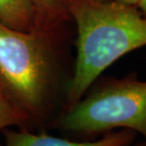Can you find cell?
Masks as SVG:
<instances>
[{
    "mask_svg": "<svg viewBox=\"0 0 146 146\" xmlns=\"http://www.w3.org/2000/svg\"><path fill=\"white\" fill-rule=\"evenodd\" d=\"M66 7L76 26V58L60 114L74 107L117 60L146 45V17L135 6L103 0H66Z\"/></svg>",
    "mask_w": 146,
    "mask_h": 146,
    "instance_id": "obj_1",
    "label": "cell"
},
{
    "mask_svg": "<svg viewBox=\"0 0 146 146\" xmlns=\"http://www.w3.org/2000/svg\"><path fill=\"white\" fill-rule=\"evenodd\" d=\"M55 35L0 23V95L42 129L58 117L66 89L55 61Z\"/></svg>",
    "mask_w": 146,
    "mask_h": 146,
    "instance_id": "obj_2",
    "label": "cell"
},
{
    "mask_svg": "<svg viewBox=\"0 0 146 146\" xmlns=\"http://www.w3.org/2000/svg\"><path fill=\"white\" fill-rule=\"evenodd\" d=\"M48 128L78 141H95L117 128L132 129L146 139V81L135 74L123 78H97Z\"/></svg>",
    "mask_w": 146,
    "mask_h": 146,
    "instance_id": "obj_3",
    "label": "cell"
},
{
    "mask_svg": "<svg viewBox=\"0 0 146 146\" xmlns=\"http://www.w3.org/2000/svg\"><path fill=\"white\" fill-rule=\"evenodd\" d=\"M4 139L1 146H131L135 142L137 132L132 129L111 131L95 141H78L68 138H60L47 134L45 131L34 133L27 128L12 129L0 132Z\"/></svg>",
    "mask_w": 146,
    "mask_h": 146,
    "instance_id": "obj_4",
    "label": "cell"
},
{
    "mask_svg": "<svg viewBox=\"0 0 146 146\" xmlns=\"http://www.w3.org/2000/svg\"><path fill=\"white\" fill-rule=\"evenodd\" d=\"M32 6L35 16L34 29L56 34L70 16L66 0H27Z\"/></svg>",
    "mask_w": 146,
    "mask_h": 146,
    "instance_id": "obj_5",
    "label": "cell"
},
{
    "mask_svg": "<svg viewBox=\"0 0 146 146\" xmlns=\"http://www.w3.org/2000/svg\"><path fill=\"white\" fill-rule=\"evenodd\" d=\"M0 23L14 29H34L32 6L27 0H0Z\"/></svg>",
    "mask_w": 146,
    "mask_h": 146,
    "instance_id": "obj_6",
    "label": "cell"
},
{
    "mask_svg": "<svg viewBox=\"0 0 146 146\" xmlns=\"http://www.w3.org/2000/svg\"><path fill=\"white\" fill-rule=\"evenodd\" d=\"M9 127L33 129L31 121L23 113L0 95V132ZM1 146V144H0Z\"/></svg>",
    "mask_w": 146,
    "mask_h": 146,
    "instance_id": "obj_7",
    "label": "cell"
},
{
    "mask_svg": "<svg viewBox=\"0 0 146 146\" xmlns=\"http://www.w3.org/2000/svg\"><path fill=\"white\" fill-rule=\"evenodd\" d=\"M103 1H114V2H119V3H123L126 5H131L137 7V5L139 4V2L141 0H103Z\"/></svg>",
    "mask_w": 146,
    "mask_h": 146,
    "instance_id": "obj_8",
    "label": "cell"
},
{
    "mask_svg": "<svg viewBox=\"0 0 146 146\" xmlns=\"http://www.w3.org/2000/svg\"><path fill=\"white\" fill-rule=\"evenodd\" d=\"M137 8L139 9V11L146 17V0H141L139 4L137 5Z\"/></svg>",
    "mask_w": 146,
    "mask_h": 146,
    "instance_id": "obj_9",
    "label": "cell"
},
{
    "mask_svg": "<svg viewBox=\"0 0 146 146\" xmlns=\"http://www.w3.org/2000/svg\"><path fill=\"white\" fill-rule=\"evenodd\" d=\"M131 146H146V141H139V142H134Z\"/></svg>",
    "mask_w": 146,
    "mask_h": 146,
    "instance_id": "obj_10",
    "label": "cell"
}]
</instances>
